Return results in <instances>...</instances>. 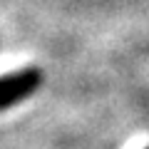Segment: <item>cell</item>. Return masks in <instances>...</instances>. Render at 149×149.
Here are the masks:
<instances>
[{
  "label": "cell",
  "instance_id": "2",
  "mask_svg": "<svg viewBox=\"0 0 149 149\" xmlns=\"http://www.w3.org/2000/svg\"><path fill=\"white\" fill-rule=\"evenodd\" d=\"M147 149H149V147H147Z\"/></svg>",
  "mask_w": 149,
  "mask_h": 149
},
{
  "label": "cell",
  "instance_id": "1",
  "mask_svg": "<svg viewBox=\"0 0 149 149\" xmlns=\"http://www.w3.org/2000/svg\"><path fill=\"white\" fill-rule=\"evenodd\" d=\"M40 82H42V72L37 67H25L17 72L3 74L0 77V112L20 104L25 97H30L40 87Z\"/></svg>",
  "mask_w": 149,
  "mask_h": 149
}]
</instances>
